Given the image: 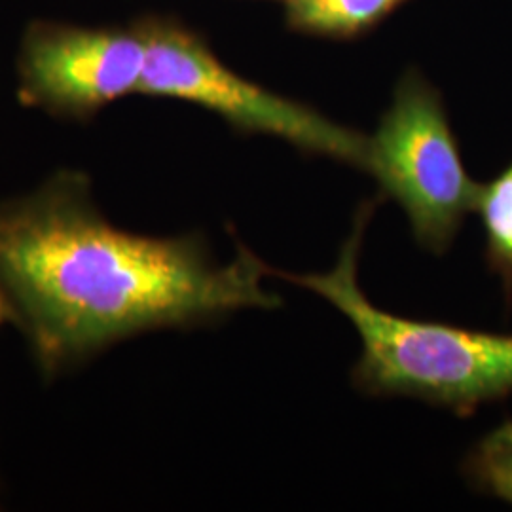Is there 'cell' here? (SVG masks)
I'll return each instance as SVG.
<instances>
[{
    "label": "cell",
    "mask_w": 512,
    "mask_h": 512,
    "mask_svg": "<svg viewBox=\"0 0 512 512\" xmlns=\"http://www.w3.org/2000/svg\"><path fill=\"white\" fill-rule=\"evenodd\" d=\"M266 277L272 266L243 243L220 264L200 234L116 228L80 171L0 203V300L48 378L143 332L277 310L283 300L262 285Z\"/></svg>",
    "instance_id": "6da1fadb"
},
{
    "label": "cell",
    "mask_w": 512,
    "mask_h": 512,
    "mask_svg": "<svg viewBox=\"0 0 512 512\" xmlns=\"http://www.w3.org/2000/svg\"><path fill=\"white\" fill-rule=\"evenodd\" d=\"M378 200L359 205L334 268L325 274L272 275L323 296L355 327L363 351L351 382L370 397H410L475 412L512 393V336L418 321L380 310L359 287L357 270Z\"/></svg>",
    "instance_id": "7a4b0ae2"
},
{
    "label": "cell",
    "mask_w": 512,
    "mask_h": 512,
    "mask_svg": "<svg viewBox=\"0 0 512 512\" xmlns=\"http://www.w3.org/2000/svg\"><path fill=\"white\" fill-rule=\"evenodd\" d=\"M133 29L145 42L137 93L194 103L219 114L243 135L277 137L304 154L366 171L368 137L230 71L179 19L148 16L137 19Z\"/></svg>",
    "instance_id": "3957f363"
},
{
    "label": "cell",
    "mask_w": 512,
    "mask_h": 512,
    "mask_svg": "<svg viewBox=\"0 0 512 512\" xmlns=\"http://www.w3.org/2000/svg\"><path fill=\"white\" fill-rule=\"evenodd\" d=\"M366 171L384 198L403 207L414 239L429 253H446L476 211L480 184L467 175L442 95L414 69L403 74L368 137Z\"/></svg>",
    "instance_id": "277c9868"
},
{
    "label": "cell",
    "mask_w": 512,
    "mask_h": 512,
    "mask_svg": "<svg viewBox=\"0 0 512 512\" xmlns=\"http://www.w3.org/2000/svg\"><path fill=\"white\" fill-rule=\"evenodd\" d=\"M145 42L131 29H82L35 23L19 57V97L27 107L86 120L139 92Z\"/></svg>",
    "instance_id": "5b68a950"
},
{
    "label": "cell",
    "mask_w": 512,
    "mask_h": 512,
    "mask_svg": "<svg viewBox=\"0 0 512 512\" xmlns=\"http://www.w3.org/2000/svg\"><path fill=\"white\" fill-rule=\"evenodd\" d=\"M406 0H285L294 31L319 37L349 38L370 31Z\"/></svg>",
    "instance_id": "8992f818"
},
{
    "label": "cell",
    "mask_w": 512,
    "mask_h": 512,
    "mask_svg": "<svg viewBox=\"0 0 512 512\" xmlns=\"http://www.w3.org/2000/svg\"><path fill=\"white\" fill-rule=\"evenodd\" d=\"M484 234L488 262L503 281L512 285V164L507 165L494 181L480 184L476 202Z\"/></svg>",
    "instance_id": "52a82bcc"
},
{
    "label": "cell",
    "mask_w": 512,
    "mask_h": 512,
    "mask_svg": "<svg viewBox=\"0 0 512 512\" xmlns=\"http://www.w3.org/2000/svg\"><path fill=\"white\" fill-rule=\"evenodd\" d=\"M467 473L484 490L512 505V421L478 442L467 459Z\"/></svg>",
    "instance_id": "ba28073f"
},
{
    "label": "cell",
    "mask_w": 512,
    "mask_h": 512,
    "mask_svg": "<svg viewBox=\"0 0 512 512\" xmlns=\"http://www.w3.org/2000/svg\"><path fill=\"white\" fill-rule=\"evenodd\" d=\"M4 323H8V315H6V308H4V304L0 300V325H4Z\"/></svg>",
    "instance_id": "9c48e42d"
}]
</instances>
